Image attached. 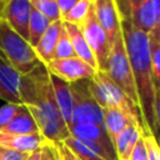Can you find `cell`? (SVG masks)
Listing matches in <instances>:
<instances>
[{
  "label": "cell",
  "mask_w": 160,
  "mask_h": 160,
  "mask_svg": "<svg viewBox=\"0 0 160 160\" xmlns=\"http://www.w3.org/2000/svg\"><path fill=\"white\" fill-rule=\"evenodd\" d=\"M20 96L22 104L34 118L40 135L52 144L62 142L70 136L69 128L58 108L50 72L45 64H40L30 72L21 75Z\"/></svg>",
  "instance_id": "6da1fadb"
},
{
  "label": "cell",
  "mask_w": 160,
  "mask_h": 160,
  "mask_svg": "<svg viewBox=\"0 0 160 160\" xmlns=\"http://www.w3.org/2000/svg\"><path fill=\"white\" fill-rule=\"evenodd\" d=\"M121 32L129 56L139 108L142 115L144 124L146 126L148 134H151L159 138L156 119H155V98L156 90L154 85L151 59H150V46H149V35L135 29L130 21L120 20Z\"/></svg>",
  "instance_id": "7a4b0ae2"
},
{
  "label": "cell",
  "mask_w": 160,
  "mask_h": 160,
  "mask_svg": "<svg viewBox=\"0 0 160 160\" xmlns=\"http://www.w3.org/2000/svg\"><path fill=\"white\" fill-rule=\"evenodd\" d=\"M89 88L101 109L116 108L124 111L125 114L136 119L138 122L144 129L145 134H148L140 108L111 80V78L108 75L106 71L98 70L96 74L91 79H89Z\"/></svg>",
  "instance_id": "3957f363"
},
{
  "label": "cell",
  "mask_w": 160,
  "mask_h": 160,
  "mask_svg": "<svg viewBox=\"0 0 160 160\" xmlns=\"http://www.w3.org/2000/svg\"><path fill=\"white\" fill-rule=\"evenodd\" d=\"M0 51L21 75L30 72L41 64L29 41L19 35L4 19L0 20Z\"/></svg>",
  "instance_id": "277c9868"
},
{
  "label": "cell",
  "mask_w": 160,
  "mask_h": 160,
  "mask_svg": "<svg viewBox=\"0 0 160 160\" xmlns=\"http://www.w3.org/2000/svg\"><path fill=\"white\" fill-rule=\"evenodd\" d=\"M105 71L111 78V80L139 106L135 81H134L129 56L126 52L122 32L114 40V42L110 46Z\"/></svg>",
  "instance_id": "5b68a950"
},
{
  "label": "cell",
  "mask_w": 160,
  "mask_h": 160,
  "mask_svg": "<svg viewBox=\"0 0 160 160\" xmlns=\"http://www.w3.org/2000/svg\"><path fill=\"white\" fill-rule=\"evenodd\" d=\"M70 89L72 95V115L69 126L78 124L104 125L102 109L90 91L89 79L70 82Z\"/></svg>",
  "instance_id": "8992f818"
},
{
  "label": "cell",
  "mask_w": 160,
  "mask_h": 160,
  "mask_svg": "<svg viewBox=\"0 0 160 160\" xmlns=\"http://www.w3.org/2000/svg\"><path fill=\"white\" fill-rule=\"evenodd\" d=\"M70 135L82 141L99 156L105 160H119L115 146L105 129V125L78 124L69 126Z\"/></svg>",
  "instance_id": "52a82bcc"
},
{
  "label": "cell",
  "mask_w": 160,
  "mask_h": 160,
  "mask_svg": "<svg viewBox=\"0 0 160 160\" xmlns=\"http://www.w3.org/2000/svg\"><path fill=\"white\" fill-rule=\"evenodd\" d=\"M79 28L81 29L90 49L92 50V52L95 55L98 70L105 71L106 64H108V56H109V51H110V42H109L105 30L101 28V25L99 24L98 19L95 16L94 8L91 9V11L88 15V18L85 19V21Z\"/></svg>",
  "instance_id": "ba28073f"
},
{
  "label": "cell",
  "mask_w": 160,
  "mask_h": 160,
  "mask_svg": "<svg viewBox=\"0 0 160 160\" xmlns=\"http://www.w3.org/2000/svg\"><path fill=\"white\" fill-rule=\"evenodd\" d=\"M45 66L50 75H54L68 82L91 79L98 71L78 56H71L66 59H54L45 64Z\"/></svg>",
  "instance_id": "9c48e42d"
},
{
  "label": "cell",
  "mask_w": 160,
  "mask_h": 160,
  "mask_svg": "<svg viewBox=\"0 0 160 160\" xmlns=\"http://www.w3.org/2000/svg\"><path fill=\"white\" fill-rule=\"evenodd\" d=\"M21 74L0 51V99L10 104H22L20 96ZM24 105V104H22Z\"/></svg>",
  "instance_id": "30bf717a"
},
{
  "label": "cell",
  "mask_w": 160,
  "mask_h": 160,
  "mask_svg": "<svg viewBox=\"0 0 160 160\" xmlns=\"http://www.w3.org/2000/svg\"><path fill=\"white\" fill-rule=\"evenodd\" d=\"M95 16L105 30L110 46L114 40L121 34V22L114 0H94Z\"/></svg>",
  "instance_id": "8fae6325"
},
{
  "label": "cell",
  "mask_w": 160,
  "mask_h": 160,
  "mask_svg": "<svg viewBox=\"0 0 160 160\" xmlns=\"http://www.w3.org/2000/svg\"><path fill=\"white\" fill-rule=\"evenodd\" d=\"M31 4L29 0H9L5 4L2 19L24 39L29 38Z\"/></svg>",
  "instance_id": "7c38bea8"
},
{
  "label": "cell",
  "mask_w": 160,
  "mask_h": 160,
  "mask_svg": "<svg viewBox=\"0 0 160 160\" xmlns=\"http://www.w3.org/2000/svg\"><path fill=\"white\" fill-rule=\"evenodd\" d=\"M159 20H160V0H145L139 6L135 8L128 21H130V24L139 31L149 34L155 28Z\"/></svg>",
  "instance_id": "4fadbf2b"
},
{
  "label": "cell",
  "mask_w": 160,
  "mask_h": 160,
  "mask_svg": "<svg viewBox=\"0 0 160 160\" xmlns=\"http://www.w3.org/2000/svg\"><path fill=\"white\" fill-rule=\"evenodd\" d=\"M62 25H64V28H65V30H66V32L71 40V45H72V49L75 51V56L80 58L81 60H84L85 62L91 65L95 70H98L95 55H94L92 50L90 49L81 29L78 25L68 22V21H62Z\"/></svg>",
  "instance_id": "5bb4252c"
},
{
  "label": "cell",
  "mask_w": 160,
  "mask_h": 160,
  "mask_svg": "<svg viewBox=\"0 0 160 160\" xmlns=\"http://www.w3.org/2000/svg\"><path fill=\"white\" fill-rule=\"evenodd\" d=\"M102 114H104V125H105V129H106L112 144H114L115 139L118 138V135L126 126L135 124L141 128V125L138 122L136 119H134L132 116L125 114L124 111H121L116 108H105V109H102ZM144 134H145V131H144Z\"/></svg>",
  "instance_id": "9a60e30c"
},
{
  "label": "cell",
  "mask_w": 160,
  "mask_h": 160,
  "mask_svg": "<svg viewBox=\"0 0 160 160\" xmlns=\"http://www.w3.org/2000/svg\"><path fill=\"white\" fill-rule=\"evenodd\" d=\"M61 25H62V20H56L50 22L49 28L42 34L38 45L34 48L38 58L42 64H48L49 61L54 60V52H55Z\"/></svg>",
  "instance_id": "2e32d148"
},
{
  "label": "cell",
  "mask_w": 160,
  "mask_h": 160,
  "mask_svg": "<svg viewBox=\"0 0 160 160\" xmlns=\"http://www.w3.org/2000/svg\"><path fill=\"white\" fill-rule=\"evenodd\" d=\"M48 140L42 135H10L0 131V146L21 152H31L41 148Z\"/></svg>",
  "instance_id": "e0dca14e"
},
{
  "label": "cell",
  "mask_w": 160,
  "mask_h": 160,
  "mask_svg": "<svg viewBox=\"0 0 160 160\" xmlns=\"http://www.w3.org/2000/svg\"><path fill=\"white\" fill-rule=\"evenodd\" d=\"M55 100L58 104V108L60 110V114L66 122V125H70L71 115H72V95L70 89V82L64 81L54 75H50Z\"/></svg>",
  "instance_id": "ac0fdd59"
},
{
  "label": "cell",
  "mask_w": 160,
  "mask_h": 160,
  "mask_svg": "<svg viewBox=\"0 0 160 160\" xmlns=\"http://www.w3.org/2000/svg\"><path fill=\"white\" fill-rule=\"evenodd\" d=\"M142 134L144 130L140 126L131 124L118 135L114 141V146L119 160H130V155Z\"/></svg>",
  "instance_id": "d6986e66"
},
{
  "label": "cell",
  "mask_w": 160,
  "mask_h": 160,
  "mask_svg": "<svg viewBox=\"0 0 160 160\" xmlns=\"http://www.w3.org/2000/svg\"><path fill=\"white\" fill-rule=\"evenodd\" d=\"M0 131L10 135H39L40 134L34 118L31 116L30 111L25 105H22L19 114Z\"/></svg>",
  "instance_id": "ffe728a7"
},
{
  "label": "cell",
  "mask_w": 160,
  "mask_h": 160,
  "mask_svg": "<svg viewBox=\"0 0 160 160\" xmlns=\"http://www.w3.org/2000/svg\"><path fill=\"white\" fill-rule=\"evenodd\" d=\"M50 22L51 21L46 16H44L41 12H39L38 10L31 8L30 20H29V38H28V41L32 48H35L38 45L39 40L41 39L42 34L49 28Z\"/></svg>",
  "instance_id": "44dd1931"
},
{
  "label": "cell",
  "mask_w": 160,
  "mask_h": 160,
  "mask_svg": "<svg viewBox=\"0 0 160 160\" xmlns=\"http://www.w3.org/2000/svg\"><path fill=\"white\" fill-rule=\"evenodd\" d=\"M92 8H94V0H79L61 20L80 26L85 21Z\"/></svg>",
  "instance_id": "7402d4cb"
},
{
  "label": "cell",
  "mask_w": 160,
  "mask_h": 160,
  "mask_svg": "<svg viewBox=\"0 0 160 160\" xmlns=\"http://www.w3.org/2000/svg\"><path fill=\"white\" fill-rule=\"evenodd\" d=\"M62 142H64L65 146H66L71 152H74L80 160H105L104 158H101V156H99L96 152H94L90 148H88L82 141L78 140L76 138H74V136H71V135H70L69 138H66Z\"/></svg>",
  "instance_id": "603a6c76"
},
{
  "label": "cell",
  "mask_w": 160,
  "mask_h": 160,
  "mask_svg": "<svg viewBox=\"0 0 160 160\" xmlns=\"http://www.w3.org/2000/svg\"><path fill=\"white\" fill-rule=\"evenodd\" d=\"M29 1L31 4V8L41 12L51 22L56 20H61V15H60L56 0H29Z\"/></svg>",
  "instance_id": "cb8c5ba5"
},
{
  "label": "cell",
  "mask_w": 160,
  "mask_h": 160,
  "mask_svg": "<svg viewBox=\"0 0 160 160\" xmlns=\"http://www.w3.org/2000/svg\"><path fill=\"white\" fill-rule=\"evenodd\" d=\"M71 56H75V51L72 49L71 40H70L64 25H61L59 39H58L55 52H54V59H66V58H71Z\"/></svg>",
  "instance_id": "d4e9b609"
},
{
  "label": "cell",
  "mask_w": 160,
  "mask_h": 160,
  "mask_svg": "<svg viewBox=\"0 0 160 160\" xmlns=\"http://www.w3.org/2000/svg\"><path fill=\"white\" fill-rule=\"evenodd\" d=\"M149 46H150V59H151L154 85L158 92L160 91V45L155 40L149 38Z\"/></svg>",
  "instance_id": "484cf974"
},
{
  "label": "cell",
  "mask_w": 160,
  "mask_h": 160,
  "mask_svg": "<svg viewBox=\"0 0 160 160\" xmlns=\"http://www.w3.org/2000/svg\"><path fill=\"white\" fill-rule=\"evenodd\" d=\"M120 20H129L131 12L145 0H114Z\"/></svg>",
  "instance_id": "4316f807"
},
{
  "label": "cell",
  "mask_w": 160,
  "mask_h": 160,
  "mask_svg": "<svg viewBox=\"0 0 160 160\" xmlns=\"http://www.w3.org/2000/svg\"><path fill=\"white\" fill-rule=\"evenodd\" d=\"M21 108H22V104L19 105V104H10V102H6L0 108V130L5 128L19 114Z\"/></svg>",
  "instance_id": "83f0119b"
},
{
  "label": "cell",
  "mask_w": 160,
  "mask_h": 160,
  "mask_svg": "<svg viewBox=\"0 0 160 160\" xmlns=\"http://www.w3.org/2000/svg\"><path fill=\"white\" fill-rule=\"evenodd\" d=\"M144 144L148 150L149 160H160V144L151 134H142Z\"/></svg>",
  "instance_id": "f1b7e54d"
},
{
  "label": "cell",
  "mask_w": 160,
  "mask_h": 160,
  "mask_svg": "<svg viewBox=\"0 0 160 160\" xmlns=\"http://www.w3.org/2000/svg\"><path fill=\"white\" fill-rule=\"evenodd\" d=\"M29 154L0 146V160H26Z\"/></svg>",
  "instance_id": "f546056e"
},
{
  "label": "cell",
  "mask_w": 160,
  "mask_h": 160,
  "mask_svg": "<svg viewBox=\"0 0 160 160\" xmlns=\"http://www.w3.org/2000/svg\"><path fill=\"white\" fill-rule=\"evenodd\" d=\"M130 160H149L148 150H146V146L144 144L142 135L139 139V141L136 142V145H135V148H134V150L130 155Z\"/></svg>",
  "instance_id": "4dcf8cb0"
},
{
  "label": "cell",
  "mask_w": 160,
  "mask_h": 160,
  "mask_svg": "<svg viewBox=\"0 0 160 160\" xmlns=\"http://www.w3.org/2000/svg\"><path fill=\"white\" fill-rule=\"evenodd\" d=\"M40 160H59L58 149H56L55 144L46 141L41 146V159Z\"/></svg>",
  "instance_id": "1f68e13d"
},
{
  "label": "cell",
  "mask_w": 160,
  "mask_h": 160,
  "mask_svg": "<svg viewBox=\"0 0 160 160\" xmlns=\"http://www.w3.org/2000/svg\"><path fill=\"white\" fill-rule=\"evenodd\" d=\"M55 146L58 149L59 160H74V154L65 146L64 142H58L55 144Z\"/></svg>",
  "instance_id": "d6a6232c"
},
{
  "label": "cell",
  "mask_w": 160,
  "mask_h": 160,
  "mask_svg": "<svg viewBox=\"0 0 160 160\" xmlns=\"http://www.w3.org/2000/svg\"><path fill=\"white\" fill-rule=\"evenodd\" d=\"M78 1H79V0H56V4H58V8H59L61 19L68 14V11H69Z\"/></svg>",
  "instance_id": "836d02e7"
},
{
  "label": "cell",
  "mask_w": 160,
  "mask_h": 160,
  "mask_svg": "<svg viewBox=\"0 0 160 160\" xmlns=\"http://www.w3.org/2000/svg\"><path fill=\"white\" fill-rule=\"evenodd\" d=\"M155 119H156V126L159 132L158 141L160 144V91L156 92V98H155Z\"/></svg>",
  "instance_id": "e575fe53"
},
{
  "label": "cell",
  "mask_w": 160,
  "mask_h": 160,
  "mask_svg": "<svg viewBox=\"0 0 160 160\" xmlns=\"http://www.w3.org/2000/svg\"><path fill=\"white\" fill-rule=\"evenodd\" d=\"M149 35V38L150 39H152V40H155L159 45H160V20L158 21V24L155 25V28L148 34Z\"/></svg>",
  "instance_id": "d590c367"
},
{
  "label": "cell",
  "mask_w": 160,
  "mask_h": 160,
  "mask_svg": "<svg viewBox=\"0 0 160 160\" xmlns=\"http://www.w3.org/2000/svg\"><path fill=\"white\" fill-rule=\"evenodd\" d=\"M40 159H41V148L31 151L26 160H40Z\"/></svg>",
  "instance_id": "8d00e7d4"
},
{
  "label": "cell",
  "mask_w": 160,
  "mask_h": 160,
  "mask_svg": "<svg viewBox=\"0 0 160 160\" xmlns=\"http://www.w3.org/2000/svg\"><path fill=\"white\" fill-rule=\"evenodd\" d=\"M4 9H5V2H2L0 0V19H2V15H4Z\"/></svg>",
  "instance_id": "74e56055"
},
{
  "label": "cell",
  "mask_w": 160,
  "mask_h": 160,
  "mask_svg": "<svg viewBox=\"0 0 160 160\" xmlns=\"http://www.w3.org/2000/svg\"><path fill=\"white\" fill-rule=\"evenodd\" d=\"M72 154H74V152H72ZM74 160H80V159H79V158H78V156L74 154Z\"/></svg>",
  "instance_id": "f35d334b"
},
{
  "label": "cell",
  "mask_w": 160,
  "mask_h": 160,
  "mask_svg": "<svg viewBox=\"0 0 160 160\" xmlns=\"http://www.w3.org/2000/svg\"><path fill=\"white\" fill-rule=\"evenodd\" d=\"M1 1H2V2H5V4H6V2H8V1H9V0H1Z\"/></svg>",
  "instance_id": "ab89813d"
},
{
  "label": "cell",
  "mask_w": 160,
  "mask_h": 160,
  "mask_svg": "<svg viewBox=\"0 0 160 160\" xmlns=\"http://www.w3.org/2000/svg\"><path fill=\"white\" fill-rule=\"evenodd\" d=\"M0 20H1V19H0Z\"/></svg>",
  "instance_id": "60d3db41"
}]
</instances>
